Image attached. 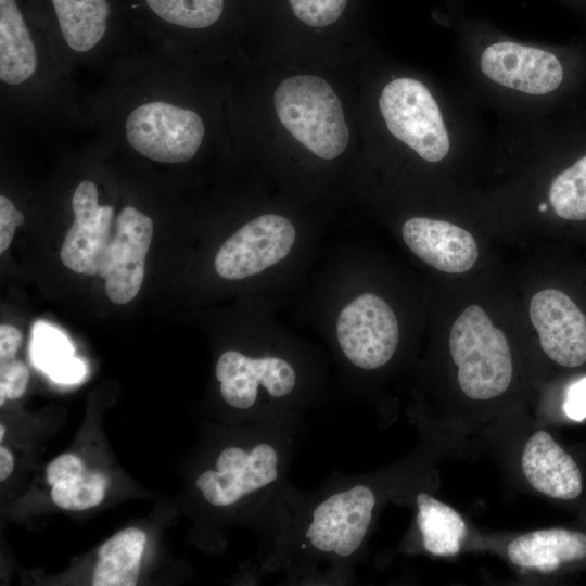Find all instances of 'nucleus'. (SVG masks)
<instances>
[{
	"label": "nucleus",
	"instance_id": "1",
	"mask_svg": "<svg viewBox=\"0 0 586 586\" xmlns=\"http://www.w3.org/2000/svg\"><path fill=\"white\" fill-rule=\"evenodd\" d=\"M477 66L496 87L528 98L570 101L586 87L582 47L546 48L494 38L482 46Z\"/></svg>",
	"mask_w": 586,
	"mask_h": 586
},
{
	"label": "nucleus",
	"instance_id": "2",
	"mask_svg": "<svg viewBox=\"0 0 586 586\" xmlns=\"http://www.w3.org/2000/svg\"><path fill=\"white\" fill-rule=\"evenodd\" d=\"M273 103L286 130L320 158H335L346 149L349 131L341 101L322 78L296 75L284 79L275 91Z\"/></svg>",
	"mask_w": 586,
	"mask_h": 586
},
{
	"label": "nucleus",
	"instance_id": "3",
	"mask_svg": "<svg viewBox=\"0 0 586 586\" xmlns=\"http://www.w3.org/2000/svg\"><path fill=\"white\" fill-rule=\"evenodd\" d=\"M449 351L459 386L469 398H495L509 387L513 371L509 343L479 305L467 307L453 323Z\"/></svg>",
	"mask_w": 586,
	"mask_h": 586
},
{
	"label": "nucleus",
	"instance_id": "4",
	"mask_svg": "<svg viewBox=\"0 0 586 586\" xmlns=\"http://www.w3.org/2000/svg\"><path fill=\"white\" fill-rule=\"evenodd\" d=\"M379 107L388 131L431 163L450 152L451 133L431 90L420 80L399 77L381 91Z\"/></svg>",
	"mask_w": 586,
	"mask_h": 586
},
{
	"label": "nucleus",
	"instance_id": "5",
	"mask_svg": "<svg viewBox=\"0 0 586 586\" xmlns=\"http://www.w3.org/2000/svg\"><path fill=\"white\" fill-rule=\"evenodd\" d=\"M202 118L194 111L155 101L136 107L126 119V137L141 155L162 163L192 158L204 138Z\"/></svg>",
	"mask_w": 586,
	"mask_h": 586
},
{
	"label": "nucleus",
	"instance_id": "6",
	"mask_svg": "<svg viewBox=\"0 0 586 586\" xmlns=\"http://www.w3.org/2000/svg\"><path fill=\"white\" fill-rule=\"evenodd\" d=\"M336 336L343 354L353 365L374 370L393 357L399 339L398 322L384 300L365 293L341 310Z\"/></svg>",
	"mask_w": 586,
	"mask_h": 586
},
{
	"label": "nucleus",
	"instance_id": "7",
	"mask_svg": "<svg viewBox=\"0 0 586 586\" xmlns=\"http://www.w3.org/2000/svg\"><path fill=\"white\" fill-rule=\"evenodd\" d=\"M375 502L373 491L362 484L332 494L314 508L307 542L321 553L351 557L368 533Z\"/></svg>",
	"mask_w": 586,
	"mask_h": 586
},
{
	"label": "nucleus",
	"instance_id": "8",
	"mask_svg": "<svg viewBox=\"0 0 586 586\" xmlns=\"http://www.w3.org/2000/svg\"><path fill=\"white\" fill-rule=\"evenodd\" d=\"M295 237L288 218L277 214L258 216L225 241L215 256V270L227 280L257 275L282 260L292 250Z\"/></svg>",
	"mask_w": 586,
	"mask_h": 586
},
{
	"label": "nucleus",
	"instance_id": "9",
	"mask_svg": "<svg viewBox=\"0 0 586 586\" xmlns=\"http://www.w3.org/2000/svg\"><path fill=\"white\" fill-rule=\"evenodd\" d=\"M153 237V221L132 206L124 207L116 230L99 264L111 302L126 304L137 296L144 278L145 257Z\"/></svg>",
	"mask_w": 586,
	"mask_h": 586
},
{
	"label": "nucleus",
	"instance_id": "10",
	"mask_svg": "<svg viewBox=\"0 0 586 586\" xmlns=\"http://www.w3.org/2000/svg\"><path fill=\"white\" fill-rule=\"evenodd\" d=\"M279 454L266 442L250 449L228 447L215 464V470L204 471L195 482L203 497L214 506H229L243 496L257 492L279 475Z\"/></svg>",
	"mask_w": 586,
	"mask_h": 586
},
{
	"label": "nucleus",
	"instance_id": "11",
	"mask_svg": "<svg viewBox=\"0 0 586 586\" xmlns=\"http://www.w3.org/2000/svg\"><path fill=\"white\" fill-rule=\"evenodd\" d=\"M530 318L545 354L568 368L586 361V316L564 292L545 289L530 303Z\"/></svg>",
	"mask_w": 586,
	"mask_h": 586
},
{
	"label": "nucleus",
	"instance_id": "12",
	"mask_svg": "<svg viewBox=\"0 0 586 586\" xmlns=\"http://www.w3.org/2000/svg\"><path fill=\"white\" fill-rule=\"evenodd\" d=\"M224 400L239 409L252 407L263 386L270 397L290 394L296 384L294 368L286 360L275 357H250L237 351L220 355L215 368Z\"/></svg>",
	"mask_w": 586,
	"mask_h": 586
},
{
	"label": "nucleus",
	"instance_id": "13",
	"mask_svg": "<svg viewBox=\"0 0 586 586\" xmlns=\"http://www.w3.org/2000/svg\"><path fill=\"white\" fill-rule=\"evenodd\" d=\"M74 221L61 247V260L68 269L98 276L101 257L111 240L114 208L98 204V189L90 180L81 181L72 198Z\"/></svg>",
	"mask_w": 586,
	"mask_h": 586
},
{
	"label": "nucleus",
	"instance_id": "14",
	"mask_svg": "<svg viewBox=\"0 0 586 586\" xmlns=\"http://www.w3.org/2000/svg\"><path fill=\"white\" fill-rule=\"evenodd\" d=\"M402 234L413 254L444 272L468 271L479 256L473 235L453 222L412 217L403 225Z\"/></svg>",
	"mask_w": 586,
	"mask_h": 586
},
{
	"label": "nucleus",
	"instance_id": "15",
	"mask_svg": "<svg viewBox=\"0 0 586 586\" xmlns=\"http://www.w3.org/2000/svg\"><path fill=\"white\" fill-rule=\"evenodd\" d=\"M521 466L531 486L548 497L572 500L582 493L577 464L545 431L534 433L527 441Z\"/></svg>",
	"mask_w": 586,
	"mask_h": 586
},
{
	"label": "nucleus",
	"instance_id": "16",
	"mask_svg": "<svg viewBox=\"0 0 586 586\" xmlns=\"http://www.w3.org/2000/svg\"><path fill=\"white\" fill-rule=\"evenodd\" d=\"M507 552L515 565L550 573L586 557V535L565 528L534 531L511 540Z\"/></svg>",
	"mask_w": 586,
	"mask_h": 586
},
{
	"label": "nucleus",
	"instance_id": "17",
	"mask_svg": "<svg viewBox=\"0 0 586 586\" xmlns=\"http://www.w3.org/2000/svg\"><path fill=\"white\" fill-rule=\"evenodd\" d=\"M37 53L16 0H0V78L9 85L27 80L36 71Z\"/></svg>",
	"mask_w": 586,
	"mask_h": 586
},
{
	"label": "nucleus",
	"instance_id": "18",
	"mask_svg": "<svg viewBox=\"0 0 586 586\" xmlns=\"http://www.w3.org/2000/svg\"><path fill=\"white\" fill-rule=\"evenodd\" d=\"M46 1L63 39L74 51H89L107 31L112 16L111 0Z\"/></svg>",
	"mask_w": 586,
	"mask_h": 586
},
{
	"label": "nucleus",
	"instance_id": "19",
	"mask_svg": "<svg viewBox=\"0 0 586 586\" xmlns=\"http://www.w3.org/2000/svg\"><path fill=\"white\" fill-rule=\"evenodd\" d=\"M549 206L570 221H586V126L572 128L571 160L548 187Z\"/></svg>",
	"mask_w": 586,
	"mask_h": 586
},
{
	"label": "nucleus",
	"instance_id": "20",
	"mask_svg": "<svg viewBox=\"0 0 586 586\" xmlns=\"http://www.w3.org/2000/svg\"><path fill=\"white\" fill-rule=\"evenodd\" d=\"M145 542V533L135 527L123 530L109 538L99 549L92 585H136Z\"/></svg>",
	"mask_w": 586,
	"mask_h": 586
},
{
	"label": "nucleus",
	"instance_id": "21",
	"mask_svg": "<svg viewBox=\"0 0 586 586\" xmlns=\"http://www.w3.org/2000/svg\"><path fill=\"white\" fill-rule=\"evenodd\" d=\"M417 524L425 550L434 556L456 555L467 536L462 517L426 493L417 496Z\"/></svg>",
	"mask_w": 586,
	"mask_h": 586
},
{
	"label": "nucleus",
	"instance_id": "22",
	"mask_svg": "<svg viewBox=\"0 0 586 586\" xmlns=\"http://www.w3.org/2000/svg\"><path fill=\"white\" fill-rule=\"evenodd\" d=\"M155 17L184 29H206L225 15L227 0H142Z\"/></svg>",
	"mask_w": 586,
	"mask_h": 586
},
{
	"label": "nucleus",
	"instance_id": "23",
	"mask_svg": "<svg viewBox=\"0 0 586 586\" xmlns=\"http://www.w3.org/2000/svg\"><path fill=\"white\" fill-rule=\"evenodd\" d=\"M106 486L107 480L103 474L86 470L78 476L52 485L51 497L62 509L86 510L103 500Z\"/></svg>",
	"mask_w": 586,
	"mask_h": 586
},
{
	"label": "nucleus",
	"instance_id": "24",
	"mask_svg": "<svg viewBox=\"0 0 586 586\" xmlns=\"http://www.w3.org/2000/svg\"><path fill=\"white\" fill-rule=\"evenodd\" d=\"M31 355L36 366L50 374L74 357V348L59 330L39 322L33 330Z\"/></svg>",
	"mask_w": 586,
	"mask_h": 586
},
{
	"label": "nucleus",
	"instance_id": "25",
	"mask_svg": "<svg viewBox=\"0 0 586 586\" xmlns=\"http://www.w3.org/2000/svg\"><path fill=\"white\" fill-rule=\"evenodd\" d=\"M29 380L28 368L20 360L1 361L0 388L9 399H17L25 393Z\"/></svg>",
	"mask_w": 586,
	"mask_h": 586
},
{
	"label": "nucleus",
	"instance_id": "26",
	"mask_svg": "<svg viewBox=\"0 0 586 586\" xmlns=\"http://www.w3.org/2000/svg\"><path fill=\"white\" fill-rule=\"evenodd\" d=\"M87 469L84 462L73 454H64L52 460L47 467V482L55 483L71 480L82 474Z\"/></svg>",
	"mask_w": 586,
	"mask_h": 586
},
{
	"label": "nucleus",
	"instance_id": "27",
	"mask_svg": "<svg viewBox=\"0 0 586 586\" xmlns=\"http://www.w3.org/2000/svg\"><path fill=\"white\" fill-rule=\"evenodd\" d=\"M24 222V216L4 195L0 196V253L11 244L15 228Z\"/></svg>",
	"mask_w": 586,
	"mask_h": 586
},
{
	"label": "nucleus",
	"instance_id": "28",
	"mask_svg": "<svg viewBox=\"0 0 586 586\" xmlns=\"http://www.w3.org/2000/svg\"><path fill=\"white\" fill-rule=\"evenodd\" d=\"M565 415L574 421L586 419V378H583L568 388L563 404Z\"/></svg>",
	"mask_w": 586,
	"mask_h": 586
},
{
	"label": "nucleus",
	"instance_id": "29",
	"mask_svg": "<svg viewBox=\"0 0 586 586\" xmlns=\"http://www.w3.org/2000/svg\"><path fill=\"white\" fill-rule=\"evenodd\" d=\"M22 333L13 326H0V359L1 361L14 358L22 344Z\"/></svg>",
	"mask_w": 586,
	"mask_h": 586
},
{
	"label": "nucleus",
	"instance_id": "30",
	"mask_svg": "<svg viewBox=\"0 0 586 586\" xmlns=\"http://www.w3.org/2000/svg\"><path fill=\"white\" fill-rule=\"evenodd\" d=\"M85 374L84 364L73 357L71 360L55 369L49 375L52 380L59 383H74L79 381Z\"/></svg>",
	"mask_w": 586,
	"mask_h": 586
},
{
	"label": "nucleus",
	"instance_id": "31",
	"mask_svg": "<svg viewBox=\"0 0 586 586\" xmlns=\"http://www.w3.org/2000/svg\"><path fill=\"white\" fill-rule=\"evenodd\" d=\"M14 460L12 454L4 446L0 447V481L9 477L13 471Z\"/></svg>",
	"mask_w": 586,
	"mask_h": 586
},
{
	"label": "nucleus",
	"instance_id": "32",
	"mask_svg": "<svg viewBox=\"0 0 586 586\" xmlns=\"http://www.w3.org/2000/svg\"><path fill=\"white\" fill-rule=\"evenodd\" d=\"M560 1L586 20V0H560Z\"/></svg>",
	"mask_w": 586,
	"mask_h": 586
},
{
	"label": "nucleus",
	"instance_id": "33",
	"mask_svg": "<svg viewBox=\"0 0 586 586\" xmlns=\"http://www.w3.org/2000/svg\"><path fill=\"white\" fill-rule=\"evenodd\" d=\"M4 433H5L4 425H3V424H0V440H1V441L3 440Z\"/></svg>",
	"mask_w": 586,
	"mask_h": 586
}]
</instances>
